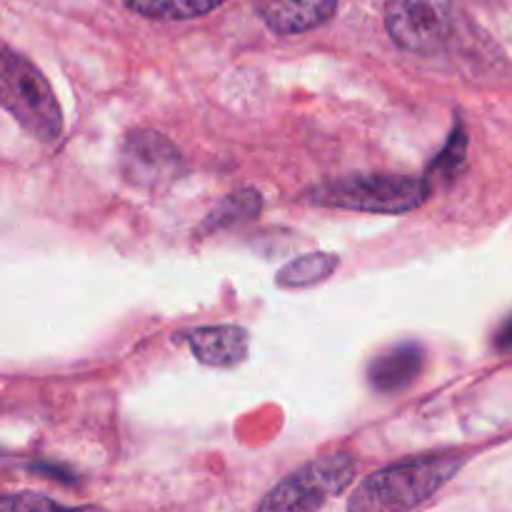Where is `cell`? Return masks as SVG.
Returning <instances> with one entry per match:
<instances>
[{
  "instance_id": "4fadbf2b",
  "label": "cell",
  "mask_w": 512,
  "mask_h": 512,
  "mask_svg": "<svg viewBox=\"0 0 512 512\" xmlns=\"http://www.w3.org/2000/svg\"><path fill=\"white\" fill-rule=\"evenodd\" d=\"M5 510H50V508H60L55 500H48V498H35V495H18V498H5L3 503Z\"/></svg>"
},
{
  "instance_id": "5bb4252c",
  "label": "cell",
  "mask_w": 512,
  "mask_h": 512,
  "mask_svg": "<svg viewBox=\"0 0 512 512\" xmlns=\"http://www.w3.org/2000/svg\"><path fill=\"white\" fill-rule=\"evenodd\" d=\"M495 345H498V350H503V353H510L512 350V318L505 320V325L500 328Z\"/></svg>"
},
{
  "instance_id": "7a4b0ae2",
  "label": "cell",
  "mask_w": 512,
  "mask_h": 512,
  "mask_svg": "<svg viewBox=\"0 0 512 512\" xmlns=\"http://www.w3.org/2000/svg\"><path fill=\"white\" fill-rule=\"evenodd\" d=\"M0 100L3 108L35 138L55 140L63 128V115L53 88L38 68L13 48L3 50L0 68Z\"/></svg>"
},
{
  "instance_id": "6da1fadb",
  "label": "cell",
  "mask_w": 512,
  "mask_h": 512,
  "mask_svg": "<svg viewBox=\"0 0 512 512\" xmlns=\"http://www.w3.org/2000/svg\"><path fill=\"white\" fill-rule=\"evenodd\" d=\"M463 465L455 455L410 460L370 475L350 498V510H410L433 498Z\"/></svg>"
},
{
  "instance_id": "7c38bea8",
  "label": "cell",
  "mask_w": 512,
  "mask_h": 512,
  "mask_svg": "<svg viewBox=\"0 0 512 512\" xmlns=\"http://www.w3.org/2000/svg\"><path fill=\"white\" fill-rule=\"evenodd\" d=\"M465 155V130H455L453 140L448 143V148H445V153L440 155L438 163L433 165V173H438V170H443V173H453L455 168L460 165V160H463Z\"/></svg>"
},
{
  "instance_id": "277c9868",
  "label": "cell",
  "mask_w": 512,
  "mask_h": 512,
  "mask_svg": "<svg viewBox=\"0 0 512 512\" xmlns=\"http://www.w3.org/2000/svg\"><path fill=\"white\" fill-rule=\"evenodd\" d=\"M355 478V463L348 455H330L305 465L285 483L260 500V510H318L343 493Z\"/></svg>"
},
{
  "instance_id": "9c48e42d",
  "label": "cell",
  "mask_w": 512,
  "mask_h": 512,
  "mask_svg": "<svg viewBox=\"0 0 512 512\" xmlns=\"http://www.w3.org/2000/svg\"><path fill=\"white\" fill-rule=\"evenodd\" d=\"M420 368H423V348L415 343H403L375 358V363L370 365V383L380 393H398L418 378Z\"/></svg>"
},
{
  "instance_id": "52a82bcc",
  "label": "cell",
  "mask_w": 512,
  "mask_h": 512,
  "mask_svg": "<svg viewBox=\"0 0 512 512\" xmlns=\"http://www.w3.org/2000/svg\"><path fill=\"white\" fill-rule=\"evenodd\" d=\"M335 5L338 0H255L260 18L283 35L318 28L335 13Z\"/></svg>"
},
{
  "instance_id": "3957f363",
  "label": "cell",
  "mask_w": 512,
  "mask_h": 512,
  "mask_svg": "<svg viewBox=\"0 0 512 512\" xmlns=\"http://www.w3.org/2000/svg\"><path fill=\"white\" fill-rule=\"evenodd\" d=\"M318 205L365 213H408L428 198V183L408 175H350L308 193Z\"/></svg>"
},
{
  "instance_id": "30bf717a",
  "label": "cell",
  "mask_w": 512,
  "mask_h": 512,
  "mask_svg": "<svg viewBox=\"0 0 512 512\" xmlns=\"http://www.w3.org/2000/svg\"><path fill=\"white\" fill-rule=\"evenodd\" d=\"M125 3L135 13L145 15V18L180 20L210 13V10L218 8L225 0H125Z\"/></svg>"
},
{
  "instance_id": "ba28073f",
  "label": "cell",
  "mask_w": 512,
  "mask_h": 512,
  "mask_svg": "<svg viewBox=\"0 0 512 512\" xmlns=\"http://www.w3.org/2000/svg\"><path fill=\"white\" fill-rule=\"evenodd\" d=\"M183 340L193 348L195 358L205 365L228 368V365L240 363L248 353V335H245V330L233 328V325L190 330L188 335H183Z\"/></svg>"
},
{
  "instance_id": "8fae6325",
  "label": "cell",
  "mask_w": 512,
  "mask_h": 512,
  "mask_svg": "<svg viewBox=\"0 0 512 512\" xmlns=\"http://www.w3.org/2000/svg\"><path fill=\"white\" fill-rule=\"evenodd\" d=\"M338 265V258L335 255L325 253H313L305 255V258L293 260L290 265H285L278 275V283L285 285V288H300V285H313L318 280H325L333 268Z\"/></svg>"
},
{
  "instance_id": "8992f818",
  "label": "cell",
  "mask_w": 512,
  "mask_h": 512,
  "mask_svg": "<svg viewBox=\"0 0 512 512\" xmlns=\"http://www.w3.org/2000/svg\"><path fill=\"white\" fill-rule=\"evenodd\" d=\"M123 170L135 185H163L180 173V158L160 135L135 133L123 148Z\"/></svg>"
},
{
  "instance_id": "5b68a950",
  "label": "cell",
  "mask_w": 512,
  "mask_h": 512,
  "mask_svg": "<svg viewBox=\"0 0 512 512\" xmlns=\"http://www.w3.org/2000/svg\"><path fill=\"white\" fill-rule=\"evenodd\" d=\"M390 38L413 53H433L453 30L450 0H388L385 10Z\"/></svg>"
}]
</instances>
